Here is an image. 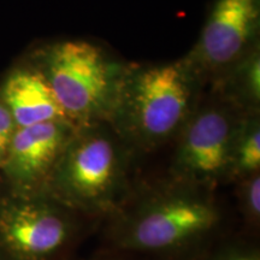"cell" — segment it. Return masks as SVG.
Returning <instances> with one entry per match:
<instances>
[{"instance_id":"1","label":"cell","mask_w":260,"mask_h":260,"mask_svg":"<svg viewBox=\"0 0 260 260\" xmlns=\"http://www.w3.org/2000/svg\"><path fill=\"white\" fill-rule=\"evenodd\" d=\"M204 86L186 57L125 64L109 124L130 149L152 151L176 138Z\"/></svg>"},{"instance_id":"2","label":"cell","mask_w":260,"mask_h":260,"mask_svg":"<svg viewBox=\"0 0 260 260\" xmlns=\"http://www.w3.org/2000/svg\"><path fill=\"white\" fill-rule=\"evenodd\" d=\"M113 241L128 251L178 255L206 241L222 220L212 191L171 181L122 206Z\"/></svg>"},{"instance_id":"3","label":"cell","mask_w":260,"mask_h":260,"mask_svg":"<svg viewBox=\"0 0 260 260\" xmlns=\"http://www.w3.org/2000/svg\"><path fill=\"white\" fill-rule=\"evenodd\" d=\"M130 149L109 123L77 126L46 193L75 213H115L128 198Z\"/></svg>"},{"instance_id":"4","label":"cell","mask_w":260,"mask_h":260,"mask_svg":"<svg viewBox=\"0 0 260 260\" xmlns=\"http://www.w3.org/2000/svg\"><path fill=\"white\" fill-rule=\"evenodd\" d=\"M35 67L75 126L109 123L124 63L89 41L64 40L41 51Z\"/></svg>"},{"instance_id":"5","label":"cell","mask_w":260,"mask_h":260,"mask_svg":"<svg viewBox=\"0 0 260 260\" xmlns=\"http://www.w3.org/2000/svg\"><path fill=\"white\" fill-rule=\"evenodd\" d=\"M178 133L171 181L213 191L230 181L233 147L247 110L212 88Z\"/></svg>"},{"instance_id":"6","label":"cell","mask_w":260,"mask_h":260,"mask_svg":"<svg viewBox=\"0 0 260 260\" xmlns=\"http://www.w3.org/2000/svg\"><path fill=\"white\" fill-rule=\"evenodd\" d=\"M75 212L50 194L15 193L0 203V248L14 260H50L73 241Z\"/></svg>"},{"instance_id":"7","label":"cell","mask_w":260,"mask_h":260,"mask_svg":"<svg viewBox=\"0 0 260 260\" xmlns=\"http://www.w3.org/2000/svg\"><path fill=\"white\" fill-rule=\"evenodd\" d=\"M260 0H213L186 59L206 84L259 46Z\"/></svg>"},{"instance_id":"8","label":"cell","mask_w":260,"mask_h":260,"mask_svg":"<svg viewBox=\"0 0 260 260\" xmlns=\"http://www.w3.org/2000/svg\"><path fill=\"white\" fill-rule=\"evenodd\" d=\"M76 128L69 121H52L16 129L2 164L15 193L46 191L52 174Z\"/></svg>"},{"instance_id":"9","label":"cell","mask_w":260,"mask_h":260,"mask_svg":"<svg viewBox=\"0 0 260 260\" xmlns=\"http://www.w3.org/2000/svg\"><path fill=\"white\" fill-rule=\"evenodd\" d=\"M0 100L8 107L17 128L52 121H69L37 67L12 70L2 84Z\"/></svg>"},{"instance_id":"10","label":"cell","mask_w":260,"mask_h":260,"mask_svg":"<svg viewBox=\"0 0 260 260\" xmlns=\"http://www.w3.org/2000/svg\"><path fill=\"white\" fill-rule=\"evenodd\" d=\"M212 88L247 111H259L260 48L256 46L216 80Z\"/></svg>"},{"instance_id":"11","label":"cell","mask_w":260,"mask_h":260,"mask_svg":"<svg viewBox=\"0 0 260 260\" xmlns=\"http://www.w3.org/2000/svg\"><path fill=\"white\" fill-rule=\"evenodd\" d=\"M254 172H260V118L259 111H249L241 119L234 141L230 181Z\"/></svg>"},{"instance_id":"12","label":"cell","mask_w":260,"mask_h":260,"mask_svg":"<svg viewBox=\"0 0 260 260\" xmlns=\"http://www.w3.org/2000/svg\"><path fill=\"white\" fill-rule=\"evenodd\" d=\"M239 201L247 220L258 224L260 218V172L239 180Z\"/></svg>"},{"instance_id":"13","label":"cell","mask_w":260,"mask_h":260,"mask_svg":"<svg viewBox=\"0 0 260 260\" xmlns=\"http://www.w3.org/2000/svg\"><path fill=\"white\" fill-rule=\"evenodd\" d=\"M16 129H17V125H16L11 113L8 107L4 105V103L0 100V167L8 155Z\"/></svg>"},{"instance_id":"14","label":"cell","mask_w":260,"mask_h":260,"mask_svg":"<svg viewBox=\"0 0 260 260\" xmlns=\"http://www.w3.org/2000/svg\"><path fill=\"white\" fill-rule=\"evenodd\" d=\"M211 260H260L259 253L245 247H232L216 254Z\"/></svg>"},{"instance_id":"15","label":"cell","mask_w":260,"mask_h":260,"mask_svg":"<svg viewBox=\"0 0 260 260\" xmlns=\"http://www.w3.org/2000/svg\"><path fill=\"white\" fill-rule=\"evenodd\" d=\"M106 260H122V259H106Z\"/></svg>"}]
</instances>
